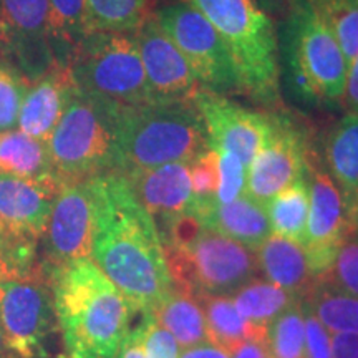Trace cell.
<instances>
[{"instance_id": "8fae6325", "label": "cell", "mask_w": 358, "mask_h": 358, "mask_svg": "<svg viewBox=\"0 0 358 358\" xmlns=\"http://www.w3.org/2000/svg\"><path fill=\"white\" fill-rule=\"evenodd\" d=\"M203 118L209 146L234 155L245 168L256 158L274 128L272 115L244 108L222 93L199 88L192 96Z\"/></svg>"}, {"instance_id": "f6af8a7d", "label": "cell", "mask_w": 358, "mask_h": 358, "mask_svg": "<svg viewBox=\"0 0 358 358\" xmlns=\"http://www.w3.org/2000/svg\"><path fill=\"white\" fill-rule=\"evenodd\" d=\"M0 358H17L10 352V348L7 347L6 337H3V332H2V327H0Z\"/></svg>"}, {"instance_id": "7bdbcfd3", "label": "cell", "mask_w": 358, "mask_h": 358, "mask_svg": "<svg viewBox=\"0 0 358 358\" xmlns=\"http://www.w3.org/2000/svg\"><path fill=\"white\" fill-rule=\"evenodd\" d=\"M179 358H231V355L211 342H201L198 345L185 348L179 353Z\"/></svg>"}, {"instance_id": "2e32d148", "label": "cell", "mask_w": 358, "mask_h": 358, "mask_svg": "<svg viewBox=\"0 0 358 358\" xmlns=\"http://www.w3.org/2000/svg\"><path fill=\"white\" fill-rule=\"evenodd\" d=\"M60 187L0 173V229L13 239L38 243Z\"/></svg>"}, {"instance_id": "f1b7e54d", "label": "cell", "mask_w": 358, "mask_h": 358, "mask_svg": "<svg viewBox=\"0 0 358 358\" xmlns=\"http://www.w3.org/2000/svg\"><path fill=\"white\" fill-rule=\"evenodd\" d=\"M306 306L327 330L334 334H358V297L317 280Z\"/></svg>"}, {"instance_id": "5bb4252c", "label": "cell", "mask_w": 358, "mask_h": 358, "mask_svg": "<svg viewBox=\"0 0 358 358\" xmlns=\"http://www.w3.org/2000/svg\"><path fill=\"white\" fill-rule=\"evenodd\" d=\"M307 236L303 243L312 274L319 279L335 262L340 248L352 229L345 201L329 173L313 169L310 182Z\"/></svg>"}, {"instance_id": "f546056e", "label": "cell", "mask_w": 358, "mask_h": 358, "mask_svg": "<svg viewBox=\"0 0 358 358\" xmlns=\"http://www.w3.org/2000/svg\"><path fill=\"white\" fill-rule=\"evenodd\" d=\"M48 40L57 62L70 65L71 53L83 37L85 0H48Z\"/></svg>"}, {"instance_id": "8992f818", "label": "cell", "mask_w": 358, "mask_h": 358, "mask_svg": "<svg viewBox=\"0 0 358 358\" xmlns=\"http://www.w3.org/2000/svg\"><path fill=\"white\" fill-rule=\"evenodd\" d=\"M70 69L80 90L118 108L153 101L134 35H83L71 53Z\"/></svg>"}, {"instance_id": "603a6c76", "label": "cell", "mask_w": 358, "mask_h": 358, "mask_svg": "<svg viewBox=\"0 0 358 358\" xmlns=\"http://www.w3.org/2000/svg\"><path fill=\"white\" fill-rule=\"evenodd\" d=\"M327 163L338 186L347 211L358 194V113H348L335 124L327 138ZM350 216V214H348Z\"/></svg>"}, {"instance_id": "d4e9b609", "label": "cell", "mask_w": 358, "mask_h": 358, "mask_svg": "<svg viewBox=\"0 0 358 358\" xmlns=\"http://www.w3.org/2000/svg\"><path fill=\"white\" fill-rule=\"evenodd\" d=\"M48 0H0L2 55L27 40L48 37Z\"/></svg>"}, {"instance_id": "7c38bea8", "label": "cell", "mask_w": 358, "mask_h": 358, "mask_svg": "<svg viewBox=\"0 0 358 358\" xmlns=\"http://www.w3.org/2000/svg\"><path fill=\"white\" fill-rule=\"evenodd\" d=\"M272 120L271 136L248 169L245 194L262 204L301 181L308 171L306 134L289 116L272 115Z\"/></svg>"}, {"instance_id": "30bf717a", "label": "cell", "mask_w": 358, "mask_h": 358, "mask_svg": "<svg viewBox=\"0 0 358 358\" xmlns=\"http://www.w3.org/2000/svg\"><path fill=\"white\" fill-rule=\"evenodd\" d=\"M164 34L173 40L199 80L211 92H237L236 71L221 35L199 10L187 2L168 3L153 12Z\"/></svg>"}, {"instance_id": "cb8c5ba5", "label": "cell", "mask_w": 358, "mask_h": 358, "mask_svg": "<svg viewBox=\"0 0 358 358\" xmlns=\"http://www.w3.org/2000/svg\"><path fill=\"white\" fill-rule=\"evenodd\" d=\"M155 0H85L83 35H134L153 15Z\"/></svg>"}, {"instance_id": "6da1fadb", "label": "cell", "mask_w": 358, "mask_h": 358, "mask_svg": "<svg viewBox=\"0 0 358 358\" xmlns=\"http://www.w3.org/2000/svg\"><path fill=\"white\" fill-rule=\"evenodd\" d=\"M90 181L95 201L92 261L134 310L151 313L173 290L158 226L123 174Z\"/></svg>"}, {"instance_id": "277c9868", "label": "cell", "mask_w": 358, "mask_h": 358, "mask_svg": "<svg viewBox=\"0 0 358 358\" xmlns=\"http://www.w3.org/2000/svg\"><path fill=\"white\" fill-rule=\"evenodd\" d=\"M199 10L221 35L239 93L264 106L280 101L279 43L275 27L256 0H182Z\"/></svg>"}, {"instance_id": "ba28073f", "label": "cell", "mask_w": 358, "mask_h": 358, "mask_svg": "<svg viewBox=\"0 0 358 358\" xmlns=\"http://www.w3.org/2000/svg\"><path fill=\"white\" fill-rule=\"evenodd\" d=\"M290 27V65L299 88L319 100L343 98L348 62L332 29L312 0H295Z\"/></svg>"}, {"instance_id": "484cf974", "label": "cell", "mask_w": 358, "mask_h": 358, "mask_svg": "<svg viewBox=\"0 0 358 358\" xmlns=\"http://www.w3.org/2000/svg\"><path fill=\"white\" fill-rule=\"evenodd\" d=\"M151 315L176 338L179 347L187 348L208 342L204 310L196 295L173 287L166 301L161 302Z\"/></svg>"}, {"instance_id": "4dcf8cb0", "label": "cell", "mask_w": 358, "mask_h": 358, "mask_svg": "<svg viewBox=\"0 0 358 358\" xmlns=\"http://www.w3.org/2000/svg\"><path fill=\"white\" fill-rule=\"evenodd\" d=\"M266 343L272 358H307L301 302L294 303L267 325Z\"/></svg>"}, {"instance_id": "4fadbf2b", "label": "cell", "mask_w": 358, "mask_h": 358, "mask_svg": "<svg viewBox=\"0 0 358 358\" xmlns=\"http://www.w3.org/2000/svg\"><path fill=\"white\" fill-rule=\"evenodd\" d=\"M93 229L95 201L92 181L62 186L42 236L48 267L75 259H92Z\"/></svg>"}, {"instance_id": "ab89813d", "label": "cell", "mask_w": 358, "mask_h": 358, "mask_svg": "<svg viewBox=\"0 0 358 358\" xmlns=\"http://www.w3.org/2000/svg\"><path fill=\"white\" fill-rule=\"evenodd\" d=\"M332 358H358V334H334Z\"/></svg>"}, {"instance_id": "9a60e30c", "label": "cell", "mask_w": 358, "mask_h": 358, "mask_svg": "<svg viewBox=\"0 0 358 358\" xmlns=\"http://www.w3.org/2000/svg\"><path fill=\"white\" fill-rule=\"evenodd\" d=\"M134 38L140 47L143 69L153 101L192 100L194 93L203 88L185 55L164 34L155 15L140 27Z\"/></svg>"}, {"instance_id": "d590c367", "label": "cell", "mask_w": 358, "mask_h": 358, "mask_svg": "<svg viewBox=\"0 0 358 358\" xmlns=\"http://www.w3.org/2000/svg\"><path fill=\"white\" fill-rule=\"evenodd\" d=\"M217 151L219 159V185L216 191L217 203H231L245 194L248 187V168L234 155L224 150Z\"/></svg>"}, {"instance_id": "bcb514c9", "label": "cell", "mask_w": 358, "mask_h": 358, "mask_svg": "<svg viewBox=\"0 0 358 358\" xmlns=\"http://www.w3.org/2000/svg\"><path fill=\"white\" fill-rule=\"evenodd\" d=\"M350 221H352V227H358V194L355 201H353L352 208H350Z\"/></svg>"}, {"instance_id": "44dd1931", "label": "cell", "mask_w": 358, "mask_h": 358, "mask_svg": "<svg viewBox=\"0 0 358 358\" xmlns=\"http://www.w3.org/2000/svg\"><path fill=\"white\" fill-rule=\"evenodd\" d=\"M198 299L204 310L208 342L229 355L250 340L266 342L267 327L245 320L227 295H201Z\"/></svg>"}, {"instance_id": "1f68e13d", "label": "cell", "mask_w": 358, "mask_h": 358, "mask_svg": "<svg viewBox=\"0 0 358 358\" xmlns=\"http://www.w3.org/2000/svg\"><path fill=\"white\" fill-rule=\"evenodd\" d=\"M312 3L332 29L350 64L358 53V0H312Z\"/></svg>"}, {"instance_id": "8d00e7d4", "label": "cell", "mask_w": 358, "mask_h": 358, "mask_svg": "<svg viewBox=\"0 0 358 358\" xmlns=\"http://www.w3.org/2000/svg\"><path fill=\"white\" fill-rule=\"evenodd\" d=\"M189 173L194 198H216L219 185V159L217 151L214 148L209 146L198 158L191 161Z\"/></svg>"}, {"instance_id": "e575fe53", "label": "cell", "mask_w": 358, "mask_h": 358, "mask_svg": "<svg viewBox=\"0 0 358 358\" xmlns=\"http://www.w3.org/2000/svg\"><path fill=\"white\" fill-rule=\"evenodd\" d=\"M37 261V243L13 239L0 229V279L22 275Z\"/></svg>"}, {"instance_id": "ee69618b", "label": "cell", "mask_w": 358, "mask_h": 358, "mask_svg": "<svg viewBox=\"0 0 358 358\" xmlns=\"http://www.w3.org/2000/svg\"><path fill=\"white\" fill-rule=\"evenodd\" d=\"M231 358H272V355L266 342L250 340V342H245L237 348Z\"/></svg>"}, {"instance_id": "b9f144b4", "label": "cell", "mask_w": 358, "mask_h": 358, "mask_svg": "<svg viewBox=\"0 0 358 358\" xmlns=\"http://www.w3.org/2000/svg\"><path fill=\"white\" fill-rule=\"evenodd\" d=\"M116 358H146L145 345H143V332L141 327L138 325L133 332L128 334L124 342L120 347Z\"/></svg>"}, {"instance_id": "52a82bcc", "label": "cell", "mask_w": 358, "mask_h": 358, "mask_svg": "<svg viewBox=\"0 0 358 358\" xmlns=\"http://www.w3.org/2000/svg\"><path fill=\"white\" fill-rule=\"evenodd\" d=\"M173 287L196 297L232 295L256 275L252 249L204 227L185 248L163 245Z\"/></svg>"}, {"instance_id": "9c48e42d", "label": "cell", "mask_w": 358, "mask_h": 358, "mask_svg": "<svg viewBox=\"0 0 358 358\" xmlns=\"http://www.w3.org/2000/svg\"><path fill=\"white\" fill-rule=\"evenodd\" d=\"M48 274L0 279V327L17 358H43L55 322Z\"/></svg>"}, {"instance_id": "ac0fdd59", "label": "cell", "mask_w": 358, "mask_h": 358, "mask_svg": "<svg viewBox=\"0 0 358 358\" xmlns=\"http://www.w3.org/2000/svg\"><path fill=\"white\" fill-rule=\"evenodd\" d=\"M192 209L208 229L229 237L245 248L256 250L271 236L267 204L243 194L231 203H217L216 198L192 201Z\"/></svg>"}, {"instance_id": "60d3db41", "label": "cell", "mask_w": 358, "mask_h": 358, "mask_svg": "<svg viewBox=\"0 0 358 358\" xmlns=\"http://www.w3.org/2000/svg\"><path fill=\"white\" fill-rule=\"evenodd\" d=\"M348 110L352 113H358V53L352 58L347 70L345 93H343Z\"/></svg>"}, {"instance_id": "7dc6e473", "label": "cell", "mask_w": 358, "mask_h": 358, "mask_svg": "<svg viewBox=\"0 0 358 358\" xmlns=\"http://www.w3.org/2000/svg\"><path fill=\"white\" fill-rule=\"evenodd\" d=\"M155 2H156V0H155Z\"/></svg>"}, {"instance_id": "7a4b0ae2", "label": "cell", "mask_w": 358, "mask_h": 358, "mask_svg": "<svg viewBox=\"0 0 358 358\" xmlns=\"http://www.w3.org/2000/svg\"><path fill=\"white\" fill-rule=\"evenodd\" d=\"M53 310L69 358H116L134 308L92 259L48 267Z\"/></svg>"}, {"instance_id": "f35d334b", "label": "cell", "mask_w": 358, "mask_h": 358, "mask_svg": "<svg viewBox=\"0 0 358 358\" xmlns=\"http://www.w3.org/2000/svg\"><path fill=\"white\" fill-rule=\"evenodd\" d=\"M303 308V325H306V353L308 358H332V337L324 324L313 315L306 303Z\"/></svg>"}, {"instance_id": "4316f807", "label": "cell", "mask_w": 358, "mask_h": 358, "mask_svg": "<svg viewBox=\"0 0 358 358\" xmlns=\"http://www.w3.org/2000/svg\"><path fill=\"white\" fill-rule=\"evenodd\" d=\"M310 194L307 178L301 179L267 203V214L274 234L287 237L301 245L306 243Z\"/></svg>"}, {"instance_id": "d6a6232c", "label": "cell", "mask_w": 358, "mask_h": 358, "mask_svg": "<svg viewBox=\"0 0 358 358\" xmlns=\"http://www.w3.org/2000/svg\"><path fill=\"white\" fill-rule=\"evenodd\" d=\"M29 82L8 62H0V133L17 128Z\"/></svg>"}, {"instance_id": "83f0119b", "label": "cell", "mask_w": 358, "mask_h": 358, "mask_svg": "<svg viewBox=\"0 0 358 358\" xmlns=\"http://www.w3.org/2000/svg\"><path fill=\"white\" fill-rule=\"evenodd\" d=\"M231 301L245 320L262 327H267L282 312L301 302L287 290L280 289L272 282L254 279L236 290Z\"/></svg>"}, {"instance_id": "836d02e7", "label": "cell", "mask_w": 358, "mask_h": 358, "mask_svg": "<svg viewBox=\"0 0 358 358\" xmlns=\"http://www.w3.org/2000/svg\"><path fill=\"white\" fill-rule=\"evenodd\" d=\"M317 280L358 297V243L345 241L332 267Z\"/></svg>"}, {"instance_id": "74e56055", "label": "cell", "mask_w": 358, "mask_h": 358, "mask_svg": "<svg viewBox=\"0 0 358 358\" xmlns=\"http://www.w3.org/2000/svg\"><path fill=\"white\" fill-rule=\"evenodd\" d=\"M146 358H179V343L166 329H163L151 313H143L140 322Z\"/></svg>"}, {"instance_id": "5b68a950", "label": "cell", "mask_w": 358, "mask_h": 358, "mask_svg": "<svg viewBox=\"0 0 358 358\" xmlns=\"http://www.w3.org/2000/svg\"><path fill=\"white\" fill-rule=\"evenodd\" d=\"M118 106L77 88L47 145L62 186L113 173Z\"/></svg>"}, {"instance_id": "e0dca14e", "label": "cell", "mask_w": 358, "mask_h": 358, "mask_svg": "<svg viewBox=\"0 0 358 358\" xmlns=\"http://www.w3.org/2000/svg\"><path fill=\"white\" fill-rule=\"evenodd\" d=\"M77 88L70 65L57 64L37 82L29 85L17 128L35 140L47 143Z\"/></svg>"}, {"instance_id": "3957f363", "label": "cell", "mask_w": 358, "mask_h": 358, "mask_svg": "<svg viewBox=\"0 0 358 358\" xmlns=\"http://www.w3.org/2000/svg\"><path fill=\"white\" fill-rule=\"evenodd\" d=\"M209 148L192 100L150 101L118 110L115 169L123 176L169 163H191Z\"/></svg>"}, {"instance_id": "ffe728a7", "label": "cell", "mask_w": 358, "mask_h": 358, "mask_svg": "<svg viewBox=\"0 0 358 358\" xmlns=\"http://www.w3.org/2000/svg\"><path fill=\"white\" fill-rule=\"evenodd\" d=\"M256 250L259 268H262L268 280L299 301H303L315 287L317 277L312 274L306 250L299 243L271 234Z\"/></svg>"}, {"instance_id": "7402d4cb", "label": "cell", "mask_w": 358, "mask_h": 358, "mask_svg": "<svg viewBox=\"0 0 358 358\" xmlns=\"http://www.w3.org/2000/svg\"><path fill=\"white\" fill-rule=\"evenodd\" d=\"M0 173L62 186L53 171L47 143L35 140L19 128L0 133Z\"/></svg>"}, {"instance_id": "d6986e66", "label": "cell", "mask_w": 358, "mask_h": 358, "mask_svg": "<svg viewBox=\"0 0 358 358\" xmlns=\"http://www.w3.org/2000/svg\"><path fill=\"white\" fill-rule=\"evenodd\" d=\"M124 178L156 224L186 211L194 201L189 163L163 164Z\"/></svg>"}]
</instances>
